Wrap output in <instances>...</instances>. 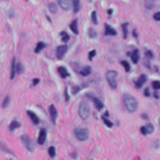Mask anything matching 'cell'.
Returning a JSON list of instances; mask_svg holds the SVG:
<instances>
[{
    "mask_svg": "<svg viewBox=\"0 0 160 160\" xmlns=\"http://www.w3.org/2000/svg\"><path fill=\"white\" fill-rule=\"evenodd\" d=\"M69 28L71 29V31L73 33H75L76 35L79 34V30L78 27V20L75 19L71 22V24L69 25Z\"/></svg>",
    "mask_w": 160,
    "mask_h": 160,
    "instance_id": "16",
    "label": "cell"
},
{
    "mask_svg": "<svg viewBox=\"0 0 160 160\" xmlns=\"http://www.w3.org/2000/svg\"><path fill=\"white\" fill-rule=\"evenodd\" d=\"M112 11H113L112 9H109V11H108V14L109 15H111L112 14Z\"/></svg>",
    "mask_w": 160,
    "mask_h": 160,
    "instance_id": "47",
    "label": "cell"
},
{
    "mask_svg": "<svg viewBox=\"0 0 160 160\" xmlns=\"http://www.w3.org/2000/svg\"><path fill=\"white\" fill-rule=\"evenodd\" d=\"M68 47L67 45H61L59 46L56 49V56L58 59H61L65 56V53L67 51Z\"/></svg>",
    "mask_w": 160,
    "mask_h": 160,
    "instance_id": "8",
    "label": "cell"
},
{
    "mask_svg": "<svg viewBox=\"0 0 160 160\" xmlns=\"http://www.w3.org/2000/svg\"><path fill=\"white\" fill-rule=\"evenodd\" d=\"M140 131H141V134L146 136L147 134H148V130H147V128H146V126H141V128H140Z\"/></svg>",
    "mask_w": 160,
    "mask_h": 160,
    "instance_id": "37",
    "label": "cell"
},
{
    "mask_svg": "<svg viewBox=\"0 0 160 160\" xmlns=\"http://www.w3.org/2000/svg\"><path fill=\"white\" fill-rule=\"evenodd\" d=\"M74 13H78L80 9V0H72Z\"/></svg>",
    "mask_w": 160,
    "mask_h": 160,
    "instance_id": "20",
    "label": "cell"
},
{
    "mask_svg": "<svg viewBox=\"0 0 160 160\" xmlns=\"http://www.w3.org/2000/svg\"><path fill=\"white\" fill-rule=\"evenodd\" d=\"M86 96H87L90 100H91V101L94 103L95 107L97 109L98 111H100V110H101L104 108V104H103V103L97 97L89 94L86 95Z\"/></svg>",
    "mask_w": 160,
    "mask_h": 160,
    "instance_id": "6",
    "label": "cell"
},
{
    "mask_svg": "<svg viewBox=\"0 0 160 160\" xmlns=\"http://www.w3.org/2000/svg\"><path fill=\"white\" fill-rule=\"evenodd\" d=\"M91 73V67L89 66H86L81 70H80L79 74L83 76H88Z\"/></svg>",
    "mask_w": 160,
    "mask_h": 160,
    "instance_id": "17",
    "label": "cell"
},
{
    "mask_svg": "<svg viewBox=\"0 0 160 160\" xmlns=\"http://www.w3.org/2000/svg\"><path fill=\"white\" fill-rule=\"evenodd\" d=\"M65 100H66V101L68 102L69 99H70V96H69V94H68V87H66V88H65Z\"/></svg>",
    "mask_w": 160,
    "mask_h": 160,
    "instance_id": "40",
    "label": "cell"
},
{
    "mask_svg": "<svg viewBox=\"0 0 160 160\" xmlns=\"http://www.w3.org/2000/svg\"><path fill=\"white\" fill-rule=\"evenodd\" d=\"M116 34H117V33H116V30L111 25L106 23L105 35L106 36H115L116 35Z\"/></svg>",
    "mask_w": 160,
    "mask_h": 160,
    "instance_id": "13",
    "label": "cell"
},
{
    "mask_svg": "<svg viewBox=\"0 0 160 160\" xmlns=\"http://www.w3.org/2000/svg\"><path fill=\"white\" fill-rule=\"evenodd\" d=\"M96 51L95 49H93L89 53L88 57H89V59L90 60V61H92L93 58L95 57V56H96Z\"/></svg>",
    "mask_w": 160,
    "mask_h": 160,
    "instance_id": "36",
    "label": "cell"
},
{
    "mask_svg": "<svg viewBox=\"0 0 160 160\" xmlns=\"http://www.w3.org/2000/svg\"><path fill=\"white\" fill-rule=\"evenodd\" d=\"M58 72L60 76L63 79H65L67 77L70 76V74L67 71V69H66L65 67H63V66H60V67L58 68Z\"/></svg>",
    "mask_w": 160,
    "mask_h": 160,
    "instance_id": "15",
    "label": "cell"
},
{
    "mask_svg": "<svg viewBox=\"0 0 160 160\" xmlns=\"http://www.w3.org/2000/svg\"><path fill=\"white\" fill-rule=\"evenodd\" d=\"M145 56L148 59H151V58H153V52L151 51H150V50H149V51H146V53H145Z\"/></svg>",
    "mask_w": 160,
    "mask_h": 160,
    "instance_id": "38",
    "label": "cell"
},
{
    "mask_svg": "<svg viewBox=\"0 0 160 160\" xmlns=\"http://www.w3.org/2000/svg\"><path fill=\"white\" fill-rule=\"evenodd\" d=\"M148 79V77L145 74H142L139 76V78L138 79V80L136 81L135 82V87L138 89L141 88L143 85L145 84V83L146 82Z\"/></svg>",
    "mask_w": 160,
    "mask_h": 160,
    "instance_id": "10",
    "label": "cell"
},
{
    "mask_svg": "<svg viewBox=\"0 0 160 160\" xmlns=\"http://www.w3.org/2000/svg\"><path fill=\"white\" fill-rule=\"evenodd\" d=\"M153 18H154V19L156 20V21H160V11L155 13V14L153 15Z\"/></svg>",
    "mask_w": 160,
    "mask_h": 160,
    "instance_id": "39",
    "label": "cell"
},
{
    "mask_svg": "<svg viewBox=\"0 0 160 160\" xmlns=\"http://www.w3.org/2000/svg\"><path fill=\"white\" fill-rule=\"evenodd\" d=\"M21 141L23 144L26 146V148H27L29 151L33 152L35 150V146L34 143L31 141V139H30L27 135H23L21 137Z\"/></svg>",
    "mask_w": 160,
    "mask_h": 160,
    "instance_id": "5",
    "label": "cell"
},
{
    "mask_svg": "<svg viewBox=\"0 0 160 160\" xmlns=\"http://www.w3.org/2000/svg\"><path fill=\"white\" fill-rule=\"evenodd\" d=\"M104 116H109V114H108V111H106V115L105 114Z\"/></svg>",
    "mask_w": 160,
    "mask_h": 160,
    "instance_id": "48",
    "label": "cell"
},
{
    "mask_svg": "<svg viewBox=\"0 0 160 160\" xmlns=\"http://www.w3.org/2000/svg\"><path fill=\"white\" fill-rule=\"evenodd\" d=\"M146 128H147V130H148V134H152V133L154 132L155 130V128L154 126L151 123H148V124L146 125Z\"/></svg>",
    "mask_w": 160,
    "mask_h": 160,
    "instance_id": "31",
    "label": "cell"
},
{
    "mask_svg": "<svg viewBox=\"0 0 160 160\" xmlns=\"http://www.w3.org/2000/svg\"><path fill=\"white\" fill-rule=\"evenodd\" d=\"M145 6L146 9H152L155 6L154 0H146Z\"/></svg>",
    "mask_w": 160,
    "mask_h": 160,
    "instance_id": "23",
    "label": "cell"
},
{
    "mask_svg": "<svg viewBox=\"0 0 160 160\" xmlns=\"http://www.w3.org/2000/svg\"><path fill=\"white\" fill-rule=\"evenodd\" d=\"M16 72V58H13L11 64V79H13L15 77Z\"/></svg>",
    "mask_w": 160,
    "mask_h": 160,
    "instance_id": "19",
    "label": "cell"
},
{
    "mask_svg": "<svg viewBox=\"0 0 160 160\" xmlns=\"http://www.w3.org/2000/svg\"><path fill=\"white\" fill-rule=\"evenodd\" d=\"M152 86L154 89H160V81H154L152 82Z\"/></svg>",
    "mask_w": 160,
    "mask_h": 160,
    "instance_id": "33",
    "label": "cell"
},
{
    "mask_svg": "<svg viewBox=\"0 0 160 160\" xmlns=\"http://www.w3.org/2000/svg\"><path fill=\"white\" fill-rule=\"evenodd\" d=\"M48 8L50 12H51L52 13H56L58 11V7L55 3H49L48 5Z\"/></svg>",
    "mask_w": 160,
    "mask_h": 160,
    "instance_id": "25",
    "label": "cell"
},
{
    "mask_svg": "<svg viewBox=\"0 0 160 160\" xmlns=\"http://www.w3.org/2000/svg\"><path fill=\"white\" fill-rule=\"evenodd\" d=\"M133 35L135 37H136V38H137V37H138V33H136V29L133 30Z\"/></svg>",
    "mask_w": 160,
    "mask_h": 160,
    "instance_id": "44",
    "label": "cell"
},
{
    "mask_svg": "<svg viewBox=\"0 0 160 160\" xmlns=\"http://www.w3.org/2000/svg\"><path fill=\"white\" fill-rule=\"evenodd\" d=\"M78 113L82 119L86 120L88 118L89 115V107L87 102L83 101L80 103Z\"/></svg>",
    "mask_w": 160,
    "mask_h": 160,
    "instance_id": "3",
    "label": "cell"
},
{
    "mask_svg": "<svg viewBox=\"0 0 160 160\" xmlns=\"http://www.w3.org/2000/svg\"><path fill=\"white\" fill-rule=\"evenodd\" d=\"M46 47V45L45 43L42 41L39 42L37 45H36V47L35 49V52L36 53H39L42 49H44Z\"/></svg>",
    "mask_w": 160,
    "mask_h": 160,
    "instance_id": "21",
    "label": "cell"
},
{
    "mask_svg": "<svg viewBox=\"0 0 160 160\" xmlns=\"http://www.w3.org/2000/svg\"><path fill=\"white\" fill-rule=\"evenodd\" d=\"M142 118H143V119H148V116L147 115L144 114V115H142Z\"/></svg>",
    "mask_w": 160,
    "mask_h": 160,
    "instance_id": "46",
    "label": "cell"
},
{
    "mask_svg": "<svg viewBox=\"0 0 160 160\" xmlns=\"http://www.w3.org/2000/svg\"><path fill=\"white\" fill-rule=\"evenodd\" d=\"M120 63H121V65L124 67L126 72H129L130 71V69H131V67H130V65L129 64V63L126 61H120Z\"/></svg>",
    "mask_w": 160,
    "mask_h": 160,
    "instance_id": "27",
    "label": "cell"
},
{
    "mask_svg": "<svg viewBox=\"0 0 160 160\" xmlns=\"http://www.w3.org/2000/svg\"><path fill=\"white\" fill-rule=\"evenodd\" d=\"M58 4L62 9L65 10H69L71 8V1L70 0H58Z\"/></svg>",
    "mask_w": 160,
    "mask_h": 160,
    "instance_id": "12",
    "label": "cell"
},
{
    "mask_svg": "<svg viewBox=\"0 0 160 160\" xmlns=\"http://www.w3.org/2000/svg\"><path fill=\"white\" fill-rule=\"evenodd\" d=\"M118 76V72L115 70H110L106 73V79L109 83V85L112 89H116L117 88V83H116V78Z\"/></svg>",
    "mask_w": 160,
    "mask_h": 160,
    "instance_id": "4",
    "label": "cell"
},
{
    "mask_svg": "<svg viewBox=\"0 0 160 160\" xmlns=\"http://www.w3.org/2000/svg\"><path fill=\"white\" fill-rule=\"evenodd\" d=\"M49 112L50 115V118H51L52 122L54 123V124H56V119H57L58 117V111L54 105H50L49 107Z\"/></svg>",
    "mask_w": 160,
    "mask_h": 160,
    "instance_id": "7",
    "label": "cell"
},
{
    "mask_svg": "<svg viewBox=\"0 0 160 160\" xmlns=\"http://www.w3.org/2000/svg\"><path fill=\"white\" fill-rule=\"evenodd\" d=\"M26 113H27V115H28L30 119H31L33 124L38 125L39 123V119L37 116V115H36L34 112L30 111V110H28V111H27V112Z\"/></svg>",
    "mask_w": 160,
    "mask_h": 160,
    "instance_id": "14",
    "label": "cell"
},
{
    "mask_svg": "<svg viewBox=\"0 0 160 160\" xmlns=\"http://www.w3.org/2000/svg\"><path fill=\"white\" fill-rule=\"evenodd\" d=\"M23 71V66L21 63H18L17 65H16V72H17L18 74L22 73Z\"/></svg>",
    "mask_w": 160,
    "mask_h": 160,
    "instance_id": "35",
    "label": "cell"
},
{
    "mask_svg": "<svg viewBox=\"0 0 160 160\" xmlns=\"http://www.w3.org/2000/svg\"><path fill=\"white\" fill-rule=\"evenodd\" d=\"M128 56L131 57L132 61L135 64H137L139 59V50L138 49H135L131 52H128Z\"/></svg>",
    "mask_w": 160,
    "mask_h": 160,
    "instance_id": "9",
    "label": "cell"
},
{
    "mask_svg": "<svg viewBox=\"0 0 160 160\" xmlns=\"http://www.w3.org/2000/svg\"><path fill=\"white\" fill-rule=\"evenodd\" d=\"M74 134L76 139L81 141H85L89 138V131L87 128H76L74 129Z\"/></svg>",
    "mask_w": 160,
    "mask_h": 160,
    "instance_id": "2",
    "label": "cell"
},
{
    "mask_svg": "<svg viewBox=\"0 0 160 160\" xmlns=\"http://www.w3.org/2000/svg\"><path fill=\"white\" fill-rule=\"evenodd\" d=\"M60 36H61V39L63 42L67 43L70 39L69 36L68 35V33L65 31H62L60 33Z\"/></svg>",
    "mask_w": 160,
    "mask_h": 160,
    "instance_id": "24",
    "label": "cell"
},
{
    "mask_svg": "<svg viewBox=\"0 0 160 160\" xmlns=\"http://www.w3.org/2000/svg\"><path fill=\"white\" fill-rule=\"evenodd\" d=\"M144 95L146 96V97H149L150 96V91L149 90V88H147L145 89L144 91Z\"/></svg>",
    "mask_w": 160,
    "mask_h": 160,
    "instance_id": "41",
    "label": "cell"
},
{
    "mask_svg": "<svg viewBox=\"0 0 160 160\" xmlns=\"http://www.w3.org/2000/svg\"><path fill=\"white\" fill-rule=\"evenodd\" d=\"M48 154L51 158H55L56 156V149L54 146H50L48 150Z\"/></svg>",
    "mask_w": 160,
    "mask_h": 160,
    "instance_id": "26",
    "label": "cell"
},
{
    "mask_svg": "<svg viewBox=\"0 0 160 160\" xmlns=\"http://www.w3.org/2000/svg\"><path fill=\"white\" fill-rule=\"evenodd\" d=\"M81 90V88L79 86H75L74 87H73L71 89V93L73 95H76L79 93Z\"/></svg>",
    "mask_w": 160,
    "mask_h": 160,
    "instance_id": "34",
    "label": "cell"
},
{
    "mask_svg": "<svg viewBox=\"0 0 160 160\" xmlns=\"http://www.w3.org/2000/svg\"><path fill=\"white\" fill-rule=\"evenodd\" d=\"M70 156H71L73 158H77L78 155H77V154H76V153L73 152V153H71V154H70Z\"/></svg>",
    "mask_w": 160,
    "mask_h": 160,
    "instance_id": "43",
    "label": "cell"
},
{
    "mask_svg": "<svg viewBox=\"0 0 160 160\" xmlns=\"http://www.w3.org/2000/svg\"><path fill=\"white\" fill-rule=\"evenodd\" d=\"M9 103H10V98H9V96H6L5 99H4V101H3V108H7L8 106H9Z\"/></svg>",
    "mask_w": 160,
    "mask_h": 160,
    "instance_id": "29",
    "label": "cell"
},
{
    "mask_svg": "<svg viewBox=\"0 0 160 160\" xmlns=\"http://www.w3.org/2000/svg\"><path fill=\"white\" fill-rule=\"evenodd\" d=\"M39 82H40L39 79L35 78L33 80V86H36V85H37Z\"/></svg>",
    "mask_w": 160,
    "mask_h": 160,
    "instance_id": "42",
    "label": "cell"
},
{
    "mask_svg": "<svg viewBox=\"0 0 160 160\" xmlns=\"http://www.w3.org/2000/svg\"><path fill=\"white\" fill-rule=\"evenodd\" d=\"M129 25L128 23H123L121 25V27L123 29V37L125 39H126L128 37V26Z\"/></svg>",
    "mask_w": 160,
    "mask_h": 160,
    "instance_id": "22",
    "label": "cell"
},
{
    "mask_svg": "<svg viewBox=\"0 0 160 160\" xmlns=\"http://www.w3.org/2000/svg\"><path fill=\"white\" fill-rule=\"evenodd\" d=\"M26 1H28V0H26Z\"/></svg>",
    "mask_w": 160,
    "mask_h": 160,
    "instance_id": "49",
    "label": "cell"
},
{
    "mask_svg": "<svg viewBox=\"0 0 160 160\" xmlns=\"http://www.w3.org/2000/svg\"><path fill=\"white\" fill-rule=\"evenodd\" d=\"M123 99L126 108L128 109L129 112L133 113L136 111L138 105L137 99L135 97H133V96L128 94H125L123 95Z\"/></svg>",
    "mask_w": 160,
    "mask_h": 160,
    "instance_id": "1",
    "label": "cell"
},
{
    "mask_svg": "<svg viewBox=\"0 0 160 160\" xmlns=\"http://www.w3.org/2000/svg\"><path fill=\"white\" fill-rule=\"evenodd\" d=\"M88 35H89L90 38H95L96 37V36H97V33H96V31H95L94 29L91 28H89V29Z\"/></svg>",
    "mask_w": 160,
    "mask_h": 160,
    "instance_id": "30",
    "label": "cell"
},
{
    "mask_svg": "<svg viewBox=\"0 0 160 160\" xmlns=\"http://www.w3.org/2000/svg\"><path fill=\"white\" fill-rule=\"evenodd\" d=\"M154 97L156 99H158L159 98V96H158V94L157 93V92H155L154 93Z\"/></svg>",
    "mask_w": 160,
    "mask_h": 160,
    "instance_id": "45",
    "label": "cell"
},
{
    "mask_svg": "<svg viewBox=\"0 0 160 160\" xmlns=\"http://www.w3.org/2000/svg\"><path fill=\"white\" fill-rule=\"evenodd\" d=\"M101 118L103 119V122L105 123V125H106V126H108V128H111L112 126L114 125V124H113V122H111V121H110V120L108 119L107 118H106L105 116H102Z\"/></svg>",
    "mask_w": 160,
    "mask_h": 160,
    "instance_id": "28",
    "label": "cell"
},
{
    "mask_svg": "<svg viewBox=\"0 0 160 160\" xmlns=\"http://www.w3.org/2000/svg\"><path fill=\"white\" fill-rule=\"evenodd\" d=\"M46 131L45 129H41L39 132L38 138V143L40 145H43L46 141Z\"/></svg>",
    "mask_w": 160,
    "mask_h": 160,
    "instance_id": "11",
    "label": "cell"
},
{
    "mask_svg": "<svg viewBox=\"0 0 160 160\" xmlns=\"http://www.w3.org/2000/svg\"><path fill=\"white\" fill-rule=\"evenodd\" d=\"M91 20L95 25L98 24V18L97 16H96V12L95 11H93V13H91Z\"/></svg>",
    "mask_w": 160,
    "mask_h": 160,
    "instance_id": "32",
    "label": "cell"
},
{
    "mask_svg": "<svg viewBox=\"0 0 160 160\" xmlns=\"http://www.w3.org/2000/svg\"><path fill=\"white\" fill-rule=\"evenodd\" d=\"M20 126H21L20 123H19L18 121H16V120H14V121H13L11 123H10V125L9 126V131H14L15 129L19 128Z\"/></svg>",
    "mask_w": 160,
    "mask_h": 160,
    "instance_id": "18",
    "label": "cell"
}]
</instances>
